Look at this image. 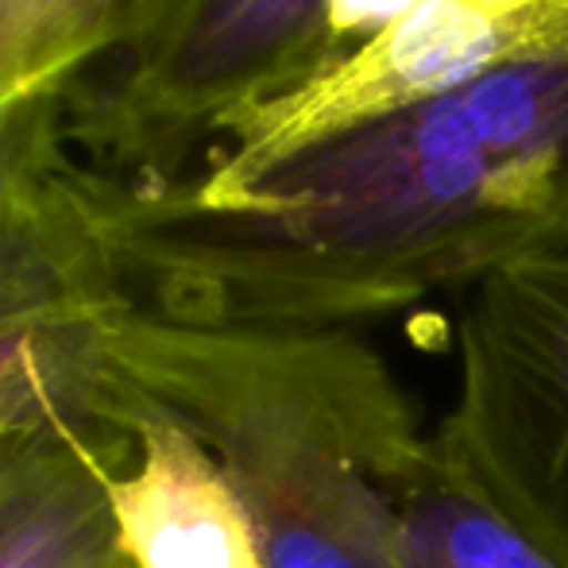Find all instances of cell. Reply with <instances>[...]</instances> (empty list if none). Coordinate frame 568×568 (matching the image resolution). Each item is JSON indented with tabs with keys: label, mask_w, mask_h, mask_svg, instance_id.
<instances>
[{
	"label": "cell",
	"mask_w": 568,
	"mask_h": 568,
	"mask_svg": "<svg viewBox=\"0 0 568 568\" xmlns=\"http://www.w3.org/2000/svg\"><path fill=\"white\" fill-rule=\"evenodd\" d=\"M98 190L155 314L348 329L561 244L568 51L352 124L252 174L98 179Z\"/></svg>",
	"instance_id": "obj_1"
},
{
	"label": "cell",
	"mask_w": 568,
	"mask_h": 568,
	"mask_svg": "<svg viewBox=\"0 0 568 568\" xmlns=\"http://www.w3.org/2000/svg\"><path fill=\"white\" fill-rule=\"evenodd\" d=\"M113 375L217 456L267 568H406L390 468L422 429L356 333L174 322L140 302Z\"/></svg>",
	"instance_id": "obj_2"
},
{
	"label": "cell",
	"mask_w": 568,
	"mask_h": 568,
	"mask_svg": "<svg viewBox=\"0 0 568 568\" xmlns=\"http://www.w3.org/2000/svg\"><path fill=\"white\" fill-rule=\"evenodd\" d=\"M414 0H179L132 51L54 105L67 151L105 182L194 171L236 120L359 54Z\"/></svg>",
	"instance_id": "obj_3"
},
{
	"label": "cell",
	"mask_w": 568,
	"mask_h": 568,
	"mask_svg": "<svg viewBox=\"0 0 568 568\" xmlns=\"http://www.w3.org/2000/svg\"><path fill=\"white\" fill-rule=\"evenodd\" d=\"M135 306L98 179L43 109L0 155V442L116 429L113 344Z\"/></svg>",
	"instance_id": "obj_4"
},
{
	"label": "cell",
	"mask_w": 568,
	"mask_h": 568,
	"mask_svg": "<svg viewBox=\"0 0 568 568\" xmlns=\"http://www.w3.org/2000/svg\"><path fill=\"white\" fill-rule=\"evenodd\" d=\"M460 383L437 429L495 510L568 568V244L464 286Z\"/></svg>",
	"instance_id": "obj_5"
},
{
	"label": "cell",
	"mask_w": 568,
	"mask_h": 568,
	"mask_svg": "<svg viewBox=\"0 0 568 568\" xmlns=\"http://www.w3.org/2000/svg\"><path fill=\"white\" fill-rule=\"evenodd\" d=\"M113 426L132 453L109 476L116 538L135 568H267L236 487L182 422L124 395L113 375Z\"/></svg>",
	"instance_id": "obj_6"
},
{
	"label": "cell",
	"mask_w": 568,
	"mask_h": 568,
	"mask_svg": "<svg viewBox=\"0 0 568 568\" xmlns=\"http://www.w3.org/2000/svg\"><path fill=\"white\" fill-rule=\"evenodd\" d=\"M116 429H43L0 442V568H135L116 538Z\"/></svg>",
	"instance_id": "obj_7"
},
{
	"label": "cell",
	"mask_w": 568,
	"mask_h": 568,
	"mask_svg": "<svg viewBox=\"0 0 568 568\" xmlns=\"http://www.w3.org/2000/svg\"><path fill=\"white\" fill-rule=\"evenodd\" d=\"M179 0H0V155L90 70L148 39Z\"/></svg>",
	"instance_id": "obj_8"
},
{
	"label": "cell",
	"mask_w": 568,
	"mask_h": 568,
	"mask_svg": "<svg viewBox=\"0 0 568 568\" xmlns=\"http://www.w3.org/2000/svg\"><path fill=\"white\" fill-rule=\"evenodd\" d=\"M390 495L406 568H561L487 503L437 434L398 456Z\"/></svg>",
	"instance_id": "obj_9"
},
{
	"label": "cell",
	"mask_w": 568,
	"mask_h": 568,
	"mask_svg": "<svg viewBox=\"0 0 568 568\" xmlns=\"http://www.w3.org/2000/svg\"><path fill=\"white\" fill-rule=\"evenodd\" d=\"M561 244H568V229H565V240H561Z\"/></svg>",
	"instance_id": "obj_10"
}]
</instances>
